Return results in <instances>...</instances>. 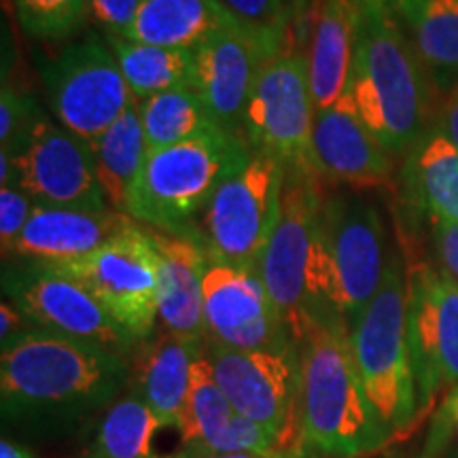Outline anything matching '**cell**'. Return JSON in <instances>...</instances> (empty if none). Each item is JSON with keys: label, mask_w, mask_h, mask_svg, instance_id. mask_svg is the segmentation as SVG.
<instances>
[{"label": "cell", "mask_w": 458, "mask_h": 458, "mask_svg": "<svg viewBox=\"0 0 458 458\" xmlns=\"http://www.w3.org/2000/svg\"><path fill=\"white\" fill-rule=\"evenodd\" d=\"M314 162L325 181L352 191L386 189L393 182V153L371 134L351 94L314 113Z\"/></svg>", "instance_id": "obj_18"}, {"label": "cell", "mask_w": 458, "mask_h": 458, "mask_svg": "<svg viewBox=\"0 0 458 458\" xmlns=\"http://www.w3.org/2000/svg\"><path fill=\"white\" fill-rule=\"evenodd\" d=\"M38 66L54 117L85 142L105 134L136 100L111 45L96 32L64 45L55 57H43Z\"/></svg>", "instance_id": "obj_9"}, {"label": "cell", "mask_w": 458, "mask_h": 458, "mask_svg": "<svg viewBox=\"0 0 458 458\" xmlns=\"http://www.w3.org/2000/svg\"><path fill=\"white\" fill-rule=\"evenodd\" d=\"M283 54L246 26L229 28L196 49L193 91L223 130L244 123L246 105L263 62Z\"/></svg>", "instance_id": "obj_17"}, {"label": "cell", "mask_w": 458, "mask_h": 458, "mask_svg": "<svg viewBox=\"0 0 458 458\" xmlns=\"http://www.w3.org/2000/svg\"><path fill=\"white\" fill-rule=\"evenodd\" d=\"M34 199L21 191L20 187H0V242H3V253H7L15 238L20 236L21 229L30 219Z\"/></svg>", "instance_id": "obj_34"}, {"label": "cell", "mask_w": 458, "mask_h": 458, "mask_svg": "<svg viewBox=\"0 0 458 458\" xmlns=\"http://www.w3.org/2000/svg\"><path fill=\"white\" fill-rule=\"evenodd\" d=\"M202 351L204 342L165 331L142 344L136 354L134 393L153 410L162 428H179L191 368Z\"/></svg>", "instance_id": "obj_23"}, {"label": "cell", "mask_w": 458, "mask_h": 458, "mask_svg": "<svg viewBox=\"0 0 458 458\" xmlns=\"http://www.w3.org/2000/svg\"><path fill=\"white\" fill-rule=\"evenodd\" d=\"M388 261L385 221L376 206L348 193H325L314 259L323 317L352 327L380 291Z\"/></svg>", "instance_id": "obj_5"}, {"label": "cell", "mask_w": 458, "mask_h": 458, "mask_svg": "<svg viewBox=\"0 0 458 458\" xmlns=\"http://www.w3.org/2000/svg\"><path fill=\"white\" fill-rule=\"evenodd\" d=\"M297 454H284V452H270V454H253V452H215L199 448V445H182L181 452H176L172 458H300Z\"/></svg>", "instance_id": "obj_37"}, {"label": "cell", "mask_w": 458, "mask_h": 458, "mask_svg": "<svg viewBox=\"0 0 458 458\" xmlns=\"http://www.w3.org/2000/svg\"><path fill=\"white\" fill-rule=\"evenodd\" d=\"M351 346L377 420L388 435L399 433L420 405L408 331V276L399 253L391 255L380 291L351 327Z\"/></svg>", "instance_id": "obj_6"}, {"label": "cell", "mask_w": 458, "mask_h": 458, "mask_svg": "<svg viewBox=\"0 0 458 458\" xmlns=\"http://www.w3.org/2000/svg\"><path fill=\"white\" fill-rule=\"evenodd\" d=\"M41 266L81 283L134 342L153 334L159 318V250L151 232L136 225L81 259Z\"/></svg>", "instance_id": "obj_11"}, {"label": "cell", "mask_w": 458, "mask_h": 458, "mask_svg": "<svg viewBox=\"0 0 458 458\" xmlns=\"http://www.w3.org/2000/svg\"><path fill=\"white\" fill-rule=\"evenodd\" d=\"M17 187L34 204L57 206L102 213L111 210L98 176L89 145L47 117L38 119L30 139L13 153Z\"/></svg>", "instance_id": "obj_15"}, {"label": "cell", "mask_w": 458, "mask_h": 458, "mask_svg": "<svg viewBox=\"0 0 458 458\" xmlns=\"http://www.w3.org/2000/svg\"><path fill=\"white\" fill-rule=\"evenodd\" d=\"M162 422L153 410L131 391L117 399L102 418L91 458H157L153 437Z\"/></svg>", "instance_id": "obj_29"}, {"label": "cell", "mask_w": 458, "mask_h": 458, "mask_svg": "<svg viewBox=\"0 0 458 458\" xmlns=\"http://www.w3.org/2000/svg\"><path fill=\"white\" fill-rule=\"evenodd\" d=\"M300 458H320V456H318V454H314V452H310V450L306 448V450L301 452V456H300Z\"/></svg>", "instance_id": "obj_43"}, {"label": "cell", "mask_w": 458, "mask_h": 458, "mask_svg": "<svg viewBox=\"0 0 458 458\" xmlns=\"http://www.w3.org/2000/svg\"><path fill=\"white\" fill-rule=\"evenodd\" d=\"M450 411H452V418H454L456 420V425H458V388L454 391V394H452L450 397Z\"/></svg>", "instance_id": "obj_42"}, {"label": "cell", "mask_w": 458, "mask_h": 458, "mask_svg": "<svg viewBox=\"0 0 458 458\" xmlns=\"http://www.w3.org/2000/svg\"><path fill=\"white\" fill-rule=\"evenodd\" d=\"M4 291L37 329L100 344L119 354L130 351L134 344L91 291L41 263L9 276L4 274Z\"/></svg>", "instance_id": "obj_14"}, {"label": "cell", "mask_w": 458, "mask_h": 458, "mask_svg": "<svg viewBox=\"0 0 458 458\" xmlns=\"http://www.w3.org/2000/svg\"><path fill=\"white\" fill-rule=\"evenodd\" d=\"M360 24V0H320L314 24L308 77L314 108H327L348 94Z\"/></svg>", "instance_id": "obj_22"}, {"label": "cell", "mask_w": 458, "mask_h": 458, "mask_svg": "<svg viewBox=\"0 0 458 458\" xmlns=\"http://www.w3.org/2000/svg\"><path fill=\"white\" fill-rule=\"evenodd\" d=\"M286 165L267 153H250L219 187L202 215L199 246L210 261L259 272L280 215Z\"/></svg>", "instance_id": "obj_8"}, {"label": "cell", "mask_w": 458, "mask_h": 458, "mask_svg": "<svg viewBox=\"0 0 458 458\" xmlns=\"http://www.w3.org/2000/svg\"><path fill=\"white\" fill-rule=\"evenodd\" d=\"M206 340L236 351H293L259 272L208 259L204 274Z\"/></svg>", "instance_id": "obj_16"}, {"label": "cell", "mask_w": 458, "mask_h": 458, "mask_svg": "<svg viewBox=\"0 0 458 458\" xmlns=\"http://www.w3.org/2000/svg\"><path fill=\"white\" fill-rule=\"evenodd\" d=\"M420 55L397 15L360 0V24L348 94L359 117L391 153L411 151L425 136L427 83Z\"/></svg>", "instance_id": "obj_3"}, {"label": "cell", "mask_w": 458, "mask_h": 458, "mask_svg": "<svg viewBox=\"0 0 458 458\" xmlns=\"http://www.w3.org/2000/svg\"><path fill=\"white\" fill-rule=\"evenodd\" d=\"M24 323H26L24 314L17 310L13 303L4 300L3 306H0V340L7 342L13 335L26 331Z\"/></svg>", "instance_id": "obj_38"}, {"label": "cell", "mask_w": 458, "mask_h": 458, "mask_svg": "<svg viewBox=\"0 0 458 458\" xmlns=\"http://www.w3.org/2000/svg\"><path fill=\"white\" fill-rule=\"evenodd\" d=\"M7 3H9V0H3V4H4V9H7Z\"/></svg>", "instance_id": "obj_45"}, {"label": "cell", "mask_w": 458, "mask_h": 458, "mask_svg": "<svg viewBox=\"0 0 458 458\" xmlns=\"http://www.w3.org/2000/svg\"><path fill=\"white\" fill-rule=\"evenodd\" d=\"M21 30L45 43H64L88 26V0H13Z\"/></svg>", "instance_id": "obj_31"}, {"label": "cell", "mask_w": 458, "mask_h": 458, "mask_svg": "<svg viewBox=\"0 0 458 458\" xmlns=\"http://www.w3.org/2000/svg\"><path fill=\"white\" fill-rule=\"evenodd\" d=\"M182 445H199L215 452H280L270 428L238 414L216 382L213 365L199 354L191 368L189 393L179 422Z\"/></svg>", "instance_id": "obj_19"}, {"label": "cell", "mask_w": 458, "mask_h": 458, "mask_svg": "<svg viewBox=\"0 0 458 458\" xmlns=\"http://www.w3.org/2000/svg\"><path fill=\"white\" fill-rule=\"evenodd\" d=\"M89 17L106 37H125L134 28L142 0H88Z\"/></svg>", "instance_id": "obj_35"}, {"label": "cell", "mask_w": 458, "mask_h": 458, "mask_svg": "<svg viewBox=\"0 0 458 458\" xmlns=\"http://www.w3.org/2000/svg\"><path fill=\"white\" fill-rule=\"evenodd\" d=\"M125 380L122 354L100 344L37 327L3 342L4 420H79L111 403Z\"/></svg>", "instance_id": "obj_1"}, {"label": "cell", "mask_w": 458, "mask_h": 458, "mask_svg": "<svg viewBox=\"0 0 458 458\" xmlns=\"http://www.w3.org/2000/svg\"><path fill=\"white\" fill-rule=\"evenodd\" d=\"M369 3L382 4V7L391 9L397 17L408 20V17L414 13V9L418 7V4H420V0H369Z\"/></svg>", "instance_id": "obj_40"}, {"label": "cell", "mask_w": 458, "mask_h": 458, "mask_svg": "<svg viewBox=\"0 0 458 458\" xmlns=\"http://www.w3.org/2000/svg\"><path fill=\"white\" fill-rule=\"evenodd\" d=\"M240 24L266 38L276 51H284V9L278 0H221Z\"/></svg>", "instance_id": "obj_33"}, {"label": "cell", "mask_w": 458, "mask_h": 458, "mask_svg": "<svg viewBox=\"0 0 458 458\" xmlns=\"http://www.w3.org/2000/svg\"><path fill=\"white\" fill-rule=\"evenodd\" d=\"M403 181L431 219L458 223V148L442 130L427 131L410 151Z\"/></svg>", "instance_id": "obj_25"}, {"label": "cell", "mask_w": 458, "mask_h": 458, "mask_svg": "<svg viewBox=\"0 0 458 458\" xmlns=\"http://www.w3.org/2000/svg\"><path fill=\"white\" fill-rule=\"evenodd\" d=\"M314 113L306 55L283 51L267 57L244 113L246 134L257 151L280 159L286 168L318 172L312 148Z\"/></svg>", "instance_id": "obj_12"}, {"label": "cell", "mask_w": 458, "mask_h": 458, "mask_svg": "<svg viewBox=\"0 0 458 458\" xmlns=\"http://www.w3.org/2000/svg\"><path fill=\"white\" fill-rule=\"evenodd\" d=\"M433 244L439 267L458 283V223L433 219Z\"/></svg>", "instance_id": "obj_36"}, {"label": "cell", "mask_w": 458, "mask_h": 458, "mask_svg": "<svg viewBox=\"0 0 458 458\" xmlns=\"http://www.w3.org/2000/svg\"><path fill=\"white\" fill-rule=\"evenodd\" d=\"M202 354L238 414L276 435L284 454L306 450L300 408V357L293 351H236L213 340Z\"/></svg>", "instance_id": "obj_10"}, {"label": "cell", "mask_w": 458, "mask_h": 458, "mask_svg": "<svg viewBox=\"0 0 458 458\" xmlns=\"http://www.w3.org/2000/svg\"><path fill=\"white\" fill-rule=\"evenodd\" d=\"M136 100L193 85L196 51L157 47L125 37H106Z\"/></svg>", "instance_id": "obj_27"}, {"label": "cell", "mask_w": 458, "mask_h": 458, "mask_svg": "<svg viewBox=\"0 0 458 458\" xmlns=\"http://www.w3.org/2000/svg\"><path fill=\"white\" fill-rule=\"evenodd\" d=\"M88 145L91 157H94L96 176H98L108 206L119 213H125L148 153L139 100L131 102L128 111L105 134H100Z\"/></svg>", "instance_id": "obj_26"}, {"label": "cell", "mask_w": 458, "mask_h": 458, "mask_svg": "<svg viewBox=\"0 0 458 458\" xmlns=\"http://www.w3.org/2000/svg\"><path fill=\"white\" fill-rule=\"evenodd\" d=\"M408 276V331L418 401L458 385V283L433 263H414Z\"/></svg>", "instance_id": "obj_13"}, {"label": "cell", "mask_w": 458, "mask_h": 458, "mask_svg": "<svg viewBox=\"0 0 458 458\" xmlns=\"http://www.w3.org/2000/svg\"><path fill=\"white\" fill-rule=\"evenodd\" d=\"M445 136L452 140V145L458 148V88L452 91V96L445 102L442 113V128Z\"/></svg>", "instance_id": "obj_39"}, {"label": "cell", "mask_w": 458, "mask_h": 458, "mask_svg": "<svg viewBox=\"0 0 458 458\" xmlns=\"http://www.w3.org/2000/svg\"><path fill=\"white\" fill-rule=\"evenodd\" d=\"M295 348L306 448L337 458L380 448L388 433L377 420L354 365L351 327L340 318L314 320Z\"/></svg>", "instance_id": "obj_2"}, {"label": "cell", "mask_w": 458, "mask_h": 458, "mask_svg": "<svg viewBox=\"0 0 458 458\" xmlns=\"http://www.w3.org/2000/svg\"><path fill=\"white\" fill-rule=\"evenodd\" d=\"M0 458H37L32 454V450H28L26 445H20L11 439H3L0 442Z\"/></svg>", "instance_id": "obj_41"}, {"label": "cell", "mask_w": 458, "mask_h": 458, "mask_svg": "<svg viewBox=\"0 0 458 458\" xmlns=\"http://www.w3.org/2000/svg\"><path fill=\"white\" fill-rule=\"evenodd\" d=\"M139 223L119 210L57 208L34 206L30 219L4 255H17L34 263H64L94 253L102 244L123 236Z\"/></svg>", "instance_id": "obj_20"}, {"label": "cell", "mask_w": 458, "mask_h": 458, "mask_svg": "<svg viewBox=\"0 0 458 458\" xmlns=\"http://www.w3.org/2000/svg\"><path fill=\"white\" fill-rule=\"evenodd\" d=\"M38 119L41 114H38L34 100L15 91L9 83H3V94H0V145H3V151L11 156L20 151L30 139Z\"/></svg>", "instance_id": "obj_32"}, {"label": "cell", "mask_w": 458, "mask_h": 458, "mask_svg": "<svg viewBox=\"0 0 458 458\" xmlns=\"http://www.w3.org/2000/svg\"><path fill=\"white\" fill-rule=\"evenodd\" d=\"M286 3H289V0H278V4H280V7H283V9L286 7Z\"/></svg>", "instance_id": "obj_44"}, {"label": "cell", "mask_w": 458, "mask_h": 458, "mask_svg": "<svg viewBox=\"0 0 458 458\" xmlns=\"http://www.w3.org/2000/svg\"><path fill=\"white\" fill-rule=\"evenodd\" d=\"M325 182L318 172L286 168L276 227L259 261V276L293 342L314 320H329L323 317L314 286Z\"/></svg>", "instance_id": "obj_7"}, {"label": "cell", "mask_w": 458, "mask_h": 458, "mask_svg": "<svg viewBox=\"0 0 458 458\" xmlns=\"http://www.w3.org/2000/svg\"><path fill=\"white\" fill-rule=\"evenodd\" d=\"M151 233L159 250V320L164 329L206 342L204 274L208 255L191 238Z\"/></svg>", "instance_id": "obj_21"}, {"label": "cell", "mask_w": 458, "mask_h": 458, "mask_svg": "<svg viewBox=\"0 0 458 458\" xmlns=\"http://www.w3.org/2000/svg\"><path fill=\"white\" fill-rule=\"evenodd\" d=\"M250 151L236 131L216 128L176 145L148 148L125 215L156 232L179 236L202 219L210 199Z\"/></svg>", "instance_id": "obj_4"}, {"label": "cell", "mask_w": 458, "mask_h": 458, "mask_svg": "<svg viewBox=\"0 0 458 458\" xmlns=\"http://www.w3.org/2000/svg\"><path fill=\"white\" fill-rule=\"evenodd\" d=\"M139 113L148 148H162L221 128L193 88L170 89L139 100Z\"/></svg>", "instance_id": "obj_28"}, {"label": "cell", "mask_w": 458, "mask_h": 458, "mask_svg": "<svg viewBox=\"0 0 458 458\" xmlns=\"http://www.w3.org/2000/svg\"><path fill=\"white\" fill-rule=\"evenodd\" d=\"M405 21L420 60L433 71L458 74V0H420Z\"/></svg>", "instance_id": "obj_30"}, {"label": "cell", "mask_w": 458, "mask_h": 458, "mask_svg": "<svg viewBox=\"0 0 458 458\" xmlns=\"http://www.w3.org/2000/svg\"><path fill=\"white\" fill-rule=\"evenodd\" d=\"M244 26L221 0H142L128 38L196 51L229 28Z\"/></svg>", "instance_id": "obj_24"}]
</instances>
